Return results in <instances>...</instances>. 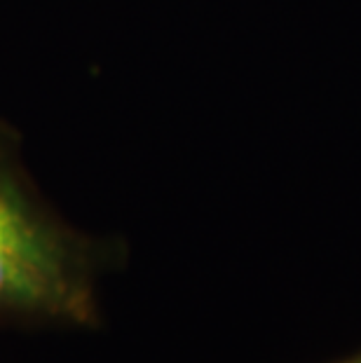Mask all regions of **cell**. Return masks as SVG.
I'll return each mask as SVG.
<instances>
[{
	"instance_id": "6da1fadb",
	"label": "cell",
	"mask_w": 361,
	"mask_h": 363,
	"mask_svg": "<svg viewBox=\"0 0 361 363\" xmlns=\"http://www.w3.org/2000/svg\"><path fill=\"white\" fill-rule=\"evenodd\" d=\"M104 249L61 220L0 129V326L96 328Z\"/></svg>"
},
{
	"instance_id": "7a4b0ae2",
	"label": "cell",
	"mask_w": 361,
	"mask_h": 363,
	"mask_svg": "<svg viewBox=\"0 0 361 363\" xmlns=\"http://www.w3.org/2000/svg\"><path fill=\"white\" fill-rule=\"evenodd\" d=\"M343 363H361V357H355V359H350V361H343Z\"/></svg>"
}]
</instances>
